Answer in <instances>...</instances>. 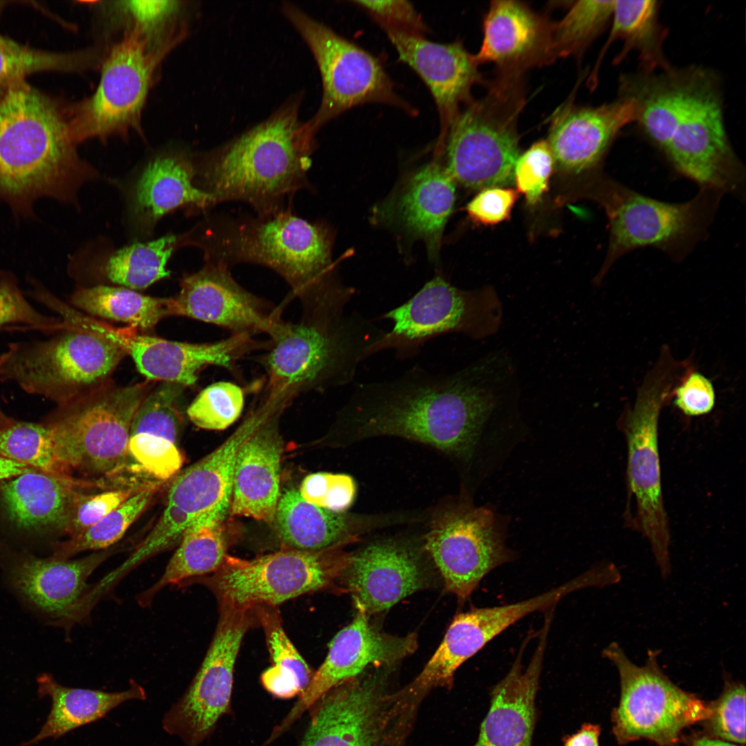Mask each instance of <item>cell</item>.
<instances>
[{
	"label": "cell",
	"instance_id": "1",
	"mask_svg": "<svg viewBox=\"0 0 746 746\" xmlns=\"http://www.w3.org/2000/svg\"><path fill=\"white\" fill-rule=\"evenodd\" d=\"M513 370L497 353L448 374L415 366L392 380L356 385L343 416L354 441L401 437L468 460L513 388Z\"/></svg>",
	"mask_w": 746,
	"mask_h": 746
},
{
	"label": "cell",
	"instance_id": "2",
	"mask_svg": "<svg viewBox=\"0 0 746 746\" xmlns=\"http://www.w3.org/2000/svg\"><path fill=\"white\" fill-rule=\"evenodd\" d=\"M188 240L203 250L206 261L274 271L299 299L303 313L346 305L351 298L335 276L329 228L289 207L266 216H213L189 232Z\"/></svg>",
	"mask_w": 746,
	"mask_h": 746
},
{
	"label": "cell",
	"instance_id": "3",
	"mask_svg": "<svg viewBox=\"0 0 746 746\" xmlns=\"http://www.w3.org/2000/svg\"><path fill=\"white\" fill-rule=\"evenodd\" d=\"M77 146L67 105L26 79L0 89V200L15 215L32 216L44 198L77 204L80 188L99 177Z\"/></svg>",
	"mask_w": 746,
	"mask_h": 746
},
{
	"label": "cell",
	"instance_id": "4",
	"mask_svg": "<svg viewBox=\"0 0 746 746\" xmlns=\"http://www.w3.org/2000/svg\"><path fill=\"white\" fill-rule=\"evenodd\" d=\"M301 99L296 95L265 121L195 159V184L215 205L242 201L266 216L309 187L316 135L300 119Z\"/></svg>",
	"mask_w": 746,
	"mask_h": 746
},
{
	"label": "cell",
	"instance_id": "5",
	"mask_svg": "<svg viewBox=\"0 0 746 746\" xmlns=\"http://www.w3.org/2000/svg\"><path fill=\"white\" fill-rule=\"evenodd\" d=\"M385 331L346 307L303 313L285 321L262 358L264 394L289 403L301 393L350 383Z\"/></svg>",
	"mask_w": 746,
	"mask_h": 746
},
{
	"label": "cell",
	"instance_id": "6",
	"mask_svg": "<svg viewBox=\"0 0 746 746\" xmlns=\"http://www.w3.org/2000/svg\"><path fill=\"white\" fill-rule=\"evenodd\" d=\"M681 174L701 189L741 193L745 170L725 130L718 84L702 69L675 71L654 142Z\"/></svg>",
	"mask_w": 746,
	"mask_h": 746
},
{
	"label": "cell",
	"instance_id": "7",
	"mask_svg": "<svg viewBox=\"0 0 746 746\" xmlns=\"http://www.w3.org/2000/svg\"><path fill=\"white\" fill-rule=\"evenodd\" d=\"M523 73L497 71L486 94L461 108L446 135L447 164L455 182L470 189L504 186L519 157L517 124L525 105Z\"/></svg>",
	"mask_w": 746,
	"mask_h": 746
},
{
	"label": "cell",
	"instance_id": "8",
	"mask_svg": "<svg viewBox=\"0 0 746 746\" xmlns=\"http://www.w3.org/2000/svg\"><path fill=\"white\" fill-rule=\"evenodd\" d=\"M147 380L119 386L111 380L58 405L49 421L59 438L67 475L83 477L88 486L111 479L128 468V443L134 414L154 387Z\"/></svg>",
	"mask_w": 746,
	"mask_h": 746
},
{
	"label": "cell",
	"instance_id": "9",
	"mask_svg": "<svg viewBox=\"0 0 746 746\" xmlns=\"http://www.w3.org/2000/svg\"><path fill=\"white\" fill-rule=\"evenodd\" d=\"M45 341L10 343L0 354V379L58 405L111 380L126 355L96 334L66 327Z\"/></svg>",
	"mask_w": 746,
	"mask_h": 746
},
{
	"label": "cell",
	"instance_id": "10",
	"mask_svg": "<svg viewBox=\"0 0 746 746\" xmlns=\"http://www.w3.org/2000/svg\"><path fill=\"white\" fill-rule=\"evenodd\" d=\"M682 369L681 363L671 354L662 352L640 388L633 405L621 420L627 443L629 487L636 502L637 526L649 540L663 577L671 571L670 534L661 489L658 421Z\"/></svg>",
	"mask_w": 746,
	"mask_h": 746
},
{
	"label": "cell",
	"instance_id": "11",
	"mask_svg": "<svg viewBox=\"0 0 746 746\" xmlns=\"http://www.w3.org/2000/svg\"><path fill=\"white\" fill-rule=\"evenodd\" d=\"M658 654L649 651L639 666L615 642L602 651L620 679V700L611 713L613 734L620 745L646 739L658 746H675L684 729L709 715L710 702L676 685L661 669Z\"/></svg>",
	"mask_w": 746,
	"mask_h": 746
},
{
	"label": "cell",
	"instance_id": "12",
	"mask_svg": "<svg viewBox=\"0 0 746 746\" xmlns=\"http://www.w3.org/2000/svg\"><path fill=\"white\" fill-rule=\"evenodd\" d=\"M169 52L155 48L128 30L102 59L99 84L92 95L67 105L69 130L79 144L90 139L141 132L144 106L161 62Z\"/></svg>",
	"mask_w": 746,
	"mask_h": 746
},
{
	"label": "cell",
	"instance_id": "13",
	"mask_svg": "<svg viewBox=\"0 0 746 746\" xmlns=\"http://www.w3.org/2000/svg\"><path fill=\"white\" fill-rule=\"evenodd\" d=\"M721 193L701 189L694 198L668 203L609 181L600 200L609 220L608 253L602 273L623 255L644 247L680 258L702 237Z\"/></svg>",
	"mask_w": 746,
	"mask_h": 746
},
{
	"label": "cell",
	"instance_id": "14",
	"mask_svg": "<svg viewBox=\"0 0 746 746\" xmlns=\"http://www.w3.org/2000/svg\"><path fill=\"white\" fill-rule=\"evenodd\" d=\"M340 547L339 544L313 551L288 549L251 560L227 555L211 575L191 580L203 582L220 604L251 610L262 605L276 606L332 586L351 557Z\"/></svg>",
	"mask_w": 746,
	"mask_h": 746
},
{
	"label": "cell",
	"instance_id": "15",
	"mask_svg": "<svg viewBox=\"0 0 746 746\" xmlns=\"http://www.w3.org/2000/svg\"><path fill=\"white\" fill-rule=\"evenodd\" d=\"M502 306L491 288L464 290L436 276L408 301L383 315L392 327L370 349L392 350L399 358L414 356L429 340L457 333L481 340L497 333Z\"/></svg>",
	"mask_w": 746,
	"mask_h": 746
},
{
	"label": "cell",
	"instance_id": "16",
	"mask_svg": "<svg viewBox=\"0 0 746 746\" xmlns=\"http://www.w3.org/2000/svg\"><path fill=\"white\" fill-rule=\"evenodd\" d=\"M282 11L308 46L321 73V104L306 122L313 133L316 135L321 127L345 111L363 104L383 103L411 111L396 95L376 57L292 3H283Z\"/></svg>",
	"mask_w": 746,
	"mask_h": 746
},
{
	"label": "cell",
	"instance_id": "17",
	"mask_svg": "<svg viewBox=\"0 0 746 746\" xmlns=\"http://www.w3.org/2000/svg\"><path fill=\"white\" fill-rule=\"evenodd\" d=\"M267 419L264 412L253 410L221 446L175 475L161 517L131 555L135 562L142 563L180 542L186 528L204 514L224 519L238 450Z\"/></svg>",
	"mask_w": 746,
	"mask_h": 746
},
{
	"label": "cell",
	"instance_id": "18",
	"mask_svg": "<svg viewBox=\"0 0 746 746\" xmlns=\"http://www.w3.org/2000/svg\"><path fill=\"white\" fill-rule=\"evenodd\" d=\"M425 548L446 590L461 603L490 572L514 559L495 513L463 504L437 515L425 537Z\"/></svg>",
	"mask_w": 746,
	"mask_h": 746
},
{
	"label": "cell",
	"instance_id": "19",
	"mask_svg": "<svg viewBox=\"0 0 746 746\" xmlns=\"http://www.w3.org/2000/svg\"><path fill=\"white\" fill-rule=\"evenodd\" d=\"M220 618L203 662L182 696L165 713L162 725L185 746H198L227 712L233 670L242 639L252 623L254 611L220 604Z\"/></svg>",
	"mask_w": 746,
	"mask_h": 746
},
{
	"label": "cell",
	"instance_id": "20",
	"mask_svg": "<svg viewBox=\"0 0 746 746\" xmlns=\"http://www.w3.org/2000/svg\"><path fill=\"white\" fill-rule=\"evenodd\" d=\"M75 328L96 334L117 344L133 359L137 370L151 381H169L185 388L193 385L199 372L209 365L237 371V362L256 350L258 341L247 334L205 343H190L140 334L134 327H115L73 311L68 317Z\"/></svg>",
	"mask_w": 746,
	"mask_h": 746
},
{
	"label": "cell",
	"instance_id": "21",
	"mask_svg": "<svg viewBox=\"0 0 746 746\" xmlns=\"http://www.w3.org/2000/svg\"><path fill=\"white\" fill-rule=\"evenodd\" d=\"M173 298V316L211 323L231 334H263L269 338L284 320L283 307L249 292L233 278L229 267L206 261L199 271L184 275Z\"/></svg>",
	"mask_w": 746,
	"mask_h": 746
},
{
	"label": "cell",
	"instance_id": "22",
	"mask_svg": "<svg viewBox=\"0 0 746 746\" xmlns=\"http://www.w3.org/2000/svg\"><path fill=\"white\" fill-rule=\"evenodd\" d=\"M417 647L414 633L396 636L381 632L371 624L369 615L357 609L352 622L330 642L324 662L275 734L285 730L332 688L361 674L372 664L393 665L414 653Z\"/></svg>",
	"mask_w": 746,
	"mask_h": 746
},
{
	"label": "cell",
	"instance_id": "23",
	"mask_svg": "<svg viewBox=\"0 0 746 746\" xmlns=\"http://www.w3.org/2000/svg\"><path fill=\"white\" fill-rule=\"evenodd\" d=\"M379 672L332 688L317 702L301 746H378L384 742L388 694Z\"/></svg>",
	"mask_w": 746,
	"mask_h": 746
},
{
	"label": "cell",
	"instance_id": "24",
	"mask_svg": "<svg viewBox=\"0 0 746 746\" xmlns=\"http://www.w3.org/2000/svg\"><path fill=\"white\" fill-rule=\"evenodd\" d=\"M611 568L595 566L559 586L522 601L490 607L474 608L455 615L437 648L441 662L458 669L495 637L527 615L546 613L567 595L589 587L611 585Z\"/></svg>",
	"mask_w": 746,
	"mask_h": 746
},
{
	"label": "cell",
	"instance_id": "25",
	"mask_svg": "<svg viewBox=\"0 0 746 746\" xmlns=\"http://www.w3.org/2000/svg\"><path fill=\"white\" fill-rule=\"evenodd\" d=\"M383 30L399 60L411 67L430 90L439 113V146H442L461 106L472 99V86L481 80L473 55L459 41L439 44L420 34L392 28Z\"/></svg>",
	"mask_w": 746,
	"mask_h": 746
},
{
	"label": "cell",
	"instance_id": "26",
	"mask_svg": "<svg viewBox=\"0 0 746 746\" xmlns=\"http://www.w3.org/2000/svg\"><path fill=\"white\" fill-rule=\"evenodd\" d=\"M112 553L107 548L76 560L23 556L10 566L9 579L34 607L57 624H71L86 613L88 577Z\"/></svg>",
	"mask_w": 746,
	"mask_h": 746
},
{
	"label": "cell",
	"instance_id": "27",
	"mask_svg": "<svg viewBox=\"0 0 746 746\" xmlns=\"http://www.w3.org/2000/svg\"><path fill=\"white\" fill-rule=\"evenodd\" d=\"M552 619L546 617L539 640L525 670L522 656L529 635L510 669L490 691V705L474 746H532L537 720L536 696Z\"/></svg>",
	"mask_w": 746,
	"mask_h": 746
},
{
	"label": "cell",
	"instance_id": "28",
	"mask_svg": "<svg viewBox=\"0 0 746 746\" xmlns=\"http://www.w3.org/2000/svg\"><path fill=\"white\" fill-rule=\"evenodd\" d=\"M343 575L356 608L367 615L389 609L429 581L419 555L395 541L373 542L351 555Z\"/></svg>",
	"mask_w": 746,
	"mask_h": 746
},
{
	"label": "cell",
	"instance_id": "29",
	"mask_svg": "<svg viewBox=\"0 0 746 746\" xmlns=\"http://www.w3.org/2000/svg\"><path fill=\"white\" fill-rule=\"evenodd\" d=\"M636 117L635 102L628 97L597 107L567 102L551 117L546 140L555 164L573 173L593 168L618 132Z\"/></svg>",
	"mask_w": 746,
	"mask_h": 746
},
{
	"label": "cell",
	"instance_id": "30",
	"mask_svg": "<svg viewBox=\"0 0 746 746\" xmlns=\"http://www.w3.org/2000/svg\"><path fill=\"white\" fill-rule=\"evenodd\" d=\"M195 158L180 149L153 156L131 191L128 213L133 226L149 234L166 214L182 207L207 210L215 206L210 195L195 184Z\"/></svg>",
	"mask_w": 746,
	"mask_h": 746
},
{
	"label": "cell",
	"instance_id": "31",
	"mask_svg": "<svg viewBox=\"0 0 746 746\" xmlns=\"http://www.w3.org/2000/svg\"><path fill=\"white\" fill-rule=\"evenodd\" d=\"M551 25L522 2L493 1L484 17L481 48L473 59L477 65L494 63L497 71L522 73L551 64Z\"/></svg>",
	"mask_w": 746,
	"mask_h": 746
},
{
	"label": "cell",
	"instance_id": "32",
	"mask_svg": "<svg viewBox=\"0 0 746 746\" xmlns=\"http://www.w3.org/2000/svg\"><path fill=\"white\" fill-rule=\"evenodd\" d=\"M278 415L241 445L235 463L231 513L271 522L280 494L281 446L274 430Z\"/></svg>",
	"mask_w": 746,
	"mask_h": 746
},
{
	"label": "cell",
	"instance_id": "33",
	"mask_svg": "<svg viewBox=\"0 0 746 746\" xmlns=\"http://www.w3.org/2000/svg\"><path fill=\"white\" fill-rule=\"evenodd\" d=\"M81 483L39 470L21 474L1 486L10 519L27 530L66 531Z\"/></svg>",
	"mask_w": 746,
	"mask_h": 746
},
{
	"label": "cell",
	"instance_id": "34",
	"mask_svg": "<svg viewBox=\"0 0 746 746\" xmlns=\"http://www.w3.org/2000/svg\"><path fill=\"white\" fill-rule=\"evenodd\" d=\"M455 195V181L445 166L434 161L416 171L399 196L396 213L399 222L425 242L431 258L438 255Z\"/></svg>",
	"mask_w": 746,
	"mask_h": 746
},
{
	"label": "cell",
	"instance_id": "35",
	"mask_svg": "<svg viewBox=\"0 0 746 746\" xmlns=\"http://www.w3.org/2000/svg\"><path fill=\"white\" fill-rule=\"evenodd\" d=\"M37 685L39 696L50 698L51 709L39 733L23 746H30L49 738L61 737L102 718L128 700L146 698L144 689L134 680L131 681L128 689L113 692L65 687L47 673L39 676Z\"/></svg>",
	"mask_w": 746,
	"mask_h": 746
},
{
	"label": "cell",
	"instance_id": "36",
	"mask_svg": "<svg viewBox=\"0 0 746 746\" xmlns=\"http://www.w3.org/2000/svg\"><path fill=\"white\" fill-rule=\"evenodd\" d=\"M223 519L209 513L194 520L184 530L160 578L138 595V603L147 606L164 587L182 585L216 571L227 555V542L221 526Z\"/></svg>",
	"mask_w": 746,
	"mask_h": 746
},
{
	"label": "cell",
	"instance_id": "37",
	"mask_svg": "<svg viewBox=\"0 0 746 746\" xmlns=\"http://www.w3.org/2000/svg\"><path fill=\"white\" fill-rule=\"evenodd\" d=\"M658 12L657 1H614L610 33L589 77L591 88L596 86L601 60L615 40L623 45L614 62L619 64L629 52L635 51L647 73L658 68L669 69L662 50L667 32L658 21Z\"/></svg>",
	"mask_w": 746,
	"mask_h": 746
},
{
	"label": "cell",
	"instance_id": "38",
	"mask_svg": "<svg viewBox=\"0 0 746 746\" xmlns=\"http://www.w3.org/2000/svg\"><path fill=\"white\" fill-rule=\"evenodd\" d=\"M95 5L109 30L135 31L155 48L171 51L187 34L189 6L181 1H113Z\"/></svg>",
	"mask_w": 746,
	"mask_h": 746
},
{
	"label": "cell",
	"instance_id": "39",
	"mask_svg": "<svg viewBox=\"0 0 746 746\" xmlns=\"http://www.w3.org/2000/svg\"><path fill=\"white\" fill-rule=\"evenodd\" d=\"M275 519L278 537L289 549H325L347 540L352 530L349 518L307 502L295 489L279 497Z\"/></svg>",
	"mask_w": 746,
	"mask_h": 746
},
{
	"label": "cell",
	"instance_id": "40",
	"mask_svg": "<svg viewBox=\"0 0 746 746\" xmlns=\"http://www.w3.org/2000/svg\"><path fill=\"white\" fill-rule=\"evenodd\" d=\"M70 302L90 316L123 322L141 329H151L162 318L173 316L172 298L146 296L121 286L79 287Z\"/></svg>",
	"mask_w": 746,
	"mask_h": 746
},
{
	"label": "cell",
	"instance_id": "41",
	"mask_svg": "<svg viewBox=\"0 0 746 746\" xmlns=\"http://www.w3.org/2000/svg\"><path fill=\"white\" fill-rule=\"evenodd\" d=\"M185 238L167 234L124 247L97 260L96 270L108 280L133 290L144 289L167 278V263Z\"/></svg>",
	"mask_w": 746,
	"mask_h": 746
},
{
	"label": "cell",
	"instance_id": "42",
	"mask_svg": "<svg viewBox=\"0 0 746 746\" xmlns=\"http://www.w3.org/2000/svg\"><path fill=\"white\" fill-rule=\"evenodd\" d=\"M254 612L265 632L273 666L261 676L264 687L276 697L300 695L313 672L286 635L276 606H258Z\"/></svg>",
	"mask_w": 746,
	"mask_h": 746
},
{
	"label": "cell",
	"instance_id": "43",
	"mask_svg": "<svg viewBox=\"0 0 746 746\" xmlns=\"http://www.w3.org/2000/svg\"><path fill=\"white\" fill-rule=\"evenodd\" d=\"M94 49L55 52L32 48L0 34V89L41 72H82L97 65Z\"/></svg>",
	"mask_w": 746,
	"mask_h": 746
},
{
	"label": "cell",
	"instance_id": "44",
	"mask_svg": "<svg viewBox=\"0 0 746 746\" xmlns=\"http://www.w3.org/2000/svg\"><path fill=\"white\" fill-rule=\"evenodd\" d=\"M0 456L35 470L67 477L55 428L45 424L14 422L0 429Z\"/></svg>",
	"mask_w": 746,
	"mask_h": 746
},
{
	"label": "cell",
	"instance_id": "45",
	"mask_svg": "<svg viewBox=\"0 0 746 746\" xmlns=\"http://www.w3.org/2000/svg\"><path fill=\"white\" fill-rule=\"evenodd\" d=\"M160 486L161 481L149 484L95 524L61 544L52 557L66 560L81 552L112 546L140 516Z\"/></svg>",
	"mask_w": 746,
	"mask_h": 746
},
{
	"label": "cell",
	"instance_id": "46",
	"mask_svg": "<svg viewBox=\"0 0 746 746\" xmlns=\"http://www.w3.org/2000/svg\"><path fill=\"white\" fill-rule=\"evenodd\" d=\"M613 6L614 1H578L560 21L552 22L551 63L584 50L611 19Z\"/></svg>",
	"mask_w": 746,
	"mask_h": 746
},
{
	"label": "cell",
	"instance_id": "47",
	"mask_svg": "<svg viewBox=\"0 0 746 746\" xmlns=\"http://www.w3.org/2000/svg\"><path fill=\"white\" fill-rule=\"evenodd\" d=\"M185 387L160 381L138 406L131 425L130 436L149 433L164 437L178 445L184 422L182 406Z\"/></svg>",
	"mask_w": 746,
	"mask_h": 746
},
{
	"label": "cell",
	"instance_id": "48",
	"mask_svg": "<svg viewBox=\"0 0 746 746\" xmlns=\"http://www.w3.org/2000/svg\"><path fill=\"white\" fill-rule=\"evenodd\" d=\"M245 390L229 381L211 384L202 390L189 405L186 414L196 426L206 430H224L240 416Z\"/></svg>",
	"mask_w": 746,
	"mask_h": 746
},
{
	"label": "cell",
	"instance_id": "49",
	"mask_svg": "<svg viewBox=\"0 0 746 746\" xmlns=\"http://www.w3.org/2000/svg\"><path fill=\"white\" fill-rule=\"evenodd\" d=\"M745 687L725 675L721 694L710 702L709 716L700 723L702 734L723 741L745 744Z\"/></svg>",
	"mask_w": 746,
	"mask_h": 746
},
{
	"label": "cell",
	"instance_id": "50",
	"mask_svg": "<svg viewBox=\"0 0 746 746\" xmlns=\"http://www.w3.org/2000/svg\"><path fill=\"white\" fill-rule=\"evenodd\" d=\"M128 450L131 459L140 468L159 481H166L176 475L184 461L177 444L149 433L130 436Z\"/></svg>",
	"mask_w": 746,
	"mask_h": 746
},
{
	"label": "cell",
	"instance_id": "51",
	"mask_svg": "<svg viewBox=\"0 0 746 746\" xmlns=\"http://www.w3.org/2000/svg\"><path fill=\"white\" fill-rule=\"evenodd\" d=\"M555 164L546 140L535 142L519 154L513 169V180L517 191L524 195L528 204L538 203L547 191Z\"/></svg>",
	"mask_w": 746,
	"mask_h": 746
},
{
	"label": "cell",
	"instance_id": "52",
	"mask_svg": "<svg viewBox=\"0 0 746 746\" xmlns=\"http://www.w3.org/2000/svg\"><path fill=\"white\" fill-rule=\"evenodd\" d=\"M15 323L23 324L26 329L46 332L64 329L61 320L38 312L29 303L11 274L1 273L0 329Z\"/></svg>",
	"mask_w": 746,
	"mask_h": 746
},
{
	"label": "cell",
	"instance_id": "53",
	"mask_svg": "<svg viewBox=\"0 0 746 746\" xmlns=\"http://www.w3.org/2000/svg\"><path fill=\"white\" fill-rule=\"evenodd\" d=\"M150 483L77 497L66 533L75 537L89 528Z\"/></svg>",
	"mask_w": 746,
	"mask_h": 746
},
{
	"label": "cell",
	"instance_id": "54",
	"mask_svg": "<svg viewBox=\"0 0 746 746\" xmlns=\"http://www.w3.org/2000/svg\"><path fill=\"white\" fill-rule=\"evenodd\" d=\"M352 478L343 474L317 472L307 476L299 493L307 502L341 513L352 503L355 495Z\"/></svg>",
	"mask_w": 746,
	"mask_h": 746
},
{
	"label": "cell",
	"instance_id": "55",
	"mask_svg": "<svg viewBox=\"0 0 746 746\" xmlns=\"http://www.w3.org/2000/svg\"><path fill=\"white\" fill-rule=\"evenodd\" d=\"M678 380L671 390V398L684 414L696 417L712 410L716 393L710 379L689 364Z\"/></svg>",
	"mask_w": 746,
	"mask_h": 746
},
{
	"label": "cell",
	"instance_id": "56",
	"mask_svg": "<svg viewBox=\"0 0 746 746\" xmlns=\"http://www.w3.org/2000/svg\"><path fill=\"white\" fill-rule=\"evenodd\" d=\"M517 198V190L502 186L486 188L480 190L466 209L474 222L495 225L509 219Z\"/></svg>",
	"mask_w": 746,
	"mask_h": 746
},
{
	"label": "cell",
	"instance_id": "57",
	"mask_svg": "<svg viewBox=\"0 0 746 746\" xmlns=\"http://www.w3.org/2000/svg\"><path fill=\"white\" fill-rule=\"evenodd\" d=\"M383 28L424 35L427 28L414 6L406 1H354Z\"/></svg>",
	"mask_w": 746,
	"mask_h": 746
},
{
	"label": "cell",
	"instance_id": "58",
	"mask_svg": "<svg viewBox=\"0 0 746 746\" xmlns=\"http://www.w3.org/2000/svg\"><path fill=\"white\" fill-rule=\"evenodd\" d=\"M600 732L599 725L584 723L575 734L564 738L563 746H600Z\"/></svg>",
	"mask_w": 746,
	"mask_h": 746
},
{
	"label": "cell",
	"instance_id": "59",
	"mask_svg": "<svg viewBox=\"0 0 746 746\" xmlns=\"http://www.w3.org/2000/svg\"><path fill=\"white\" fill-rule=\"evenodd\" d=\"M37 470L19 462L0 456V481L14 478L21 474Z\"/></svg>",
	"mask_w": 746,
	"mask_h": 746
},
{
	"label": "cell",
	"instance_id": "60",
	"mask_svg": "<svg viewBox=\"0 0 746 746\" xmlns=\"http://www.w3.org/2000/svg\"><path fill=\"white\" fill-rule=\"evenodd\" d=\"M685 746H745L719 739L713 738L702 734L693 736L685 741Z\"/></svg>",
	"mask_w": 746,
	"mask_h": 746
},
{
	"label": "cell",
	"instance_id": "61",
	"mask_svg": "<svg viewBox=\"0 0 746 746\" xmlns=\"http://www.w3.org/2000/svg\"><path fill=\"white\" fill-rule=\"evenodd\" d=\"M14 422L8 419L0 410V429L11 425Z\"/></svg>",
	"mask_w": 746,
	"mask_h": 746
},
{
	"label": "cell",
	"instance_id": "62",
	"mask_svg": "<svg viewBox=\"0 0 746 746\" xmlns=\"http://www.w3.org/2000/svg\"><path fill=\"white\" fill-rule=\"evenodd\" d=\"M8 3H10V1H0V16Z\"/></svg>",
	"mask_w": 746,
	"mask_h": 746
}]
</instances>
